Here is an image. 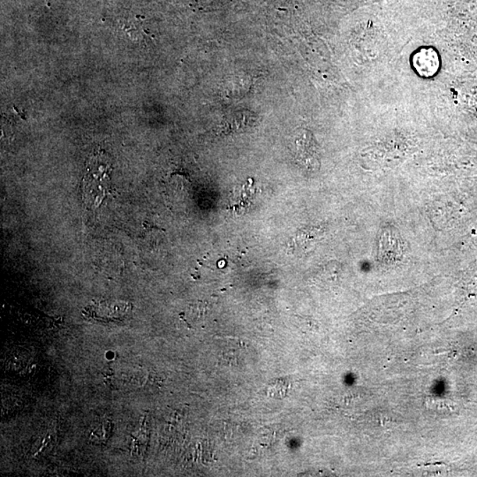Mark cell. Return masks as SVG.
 <instances>
[{
  "label": "cell",
  "mask_w": 477,
  "mask_h": 477,
  "mask_svg": "<svg viewBox=\"0 0 477 477\" xmlns=\"http://www.w3.org/2000/svg\"><path fill=\"white\" fill-rule=\"evenodd\" d=\"M297 145V159L301 165L308 169H316L319 166L318 146L312 135L307 130H304L295 139Z\"/></svg>",
  "instance_id": "1"
},
{
  "label": "cell",
  "mask_w": 477,
  "mask_h": 477,
  "mask_svg": "<svg viewBox=\"0 0 477 477\" xmlns=\"http://www.w3.org/2000/svg\"><path fill=\"white\" fill-rule=\"evenodd\" d=\"M415 69L422 76H430L439 69V56L432 50L423 49L416 53L414 59Z\"/></svg>",
  "instance_id": "3"
},
{
  "label": "cell",
  "mask_w": 477,
  "mask_h": 477,
  "mask_svg": "<svg viewBox=\"0 0 477 477\" xmlns=\"http://www.w3.org/2000/svg\"><path fill=\"white\" fill-rule=\"evenodd\" d=\"M258 122V116L248 110L230 113L222 124L224 134H241L253 130Z\"/></svg>",
  "instance_id": "2"
}]
</instances>
